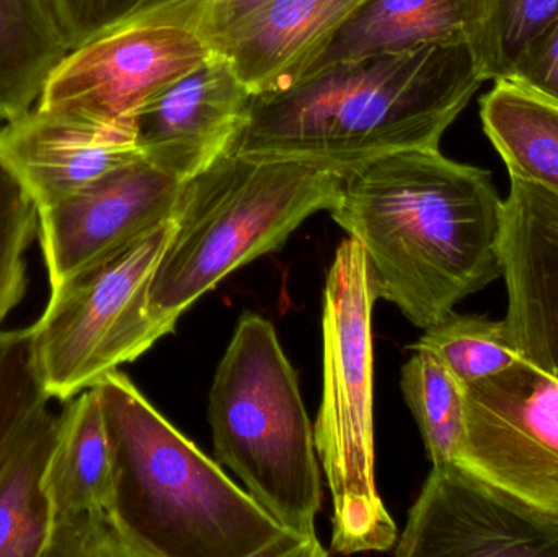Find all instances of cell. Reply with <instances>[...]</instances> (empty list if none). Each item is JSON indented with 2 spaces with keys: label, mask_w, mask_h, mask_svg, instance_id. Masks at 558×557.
<instances>
[{
  "label": "cell",
  "mask_w": 558,
  "mask_h": 557,
  "mask_svg": "<svg viewBox=\"0 0 558 557\" xmlns=\"http://www.w3.org/2000/svg\"><path fill=\"white\" fill-rule=\"evenodd\" d=\"M501 206L488 170L412 149L348 173L330 215L366 252L376 296L425 330L501 277Z\"/></svg>",
  "instance_id": "obj_1"
},
{
  "label": "cell",
  "mask_w": 558,
  "mask_h": 557,
  "mask_svg": "<svg viewBox=\"0 0 558 557\" xmlns=\"http://www.w3.org/2000/svg\"><path fill=\"white\" fill-rule=\"evenodd\" d=\"M484 82L469 41L341 62L254 95L229 153L347 177L389 154L439 149Z\"/></svg>",
  "instance_id": "obj_2"
},
{
  "label": "cell",
  "mask_w": 558,
  "mask_h": 557,
  "mask_svg": "<svg viewBox=\"0 0 558 557\" xmlns=\"http://www.w3.org/2000/svg\"><path fill=\"white\" fill-rule=\"evenodd\" d=\"M113 513L134 557H322L180 434L120 370L97 385Z\"/></svg>",
  "instance_id": "obj_3"
},
{
  "label": "cell",
  "mask_w": 558,
  "mask_h": 557,
  "mask_svg": "<svg viewBox=\"0 0 558 557\" xmlns=\"http://www.w3.org/2000/svg\"><path fill=\"white\" fill-rule=\"evenodd\" d=\"M343 180L302 160L222 154L182 183L150 280L154 316L175 327L232 271L277 251L315 213L330 211Z\"/></svg>",
  "instance_id": "obj_4"
},
{
  "label": "cell",
  "mask_w": 558,
  "mask_h": 557,
  "mask_svg": "<svg viewBox=\"0 0 558 557\" xmlns=\"http://www.w3.org/2000/svg\"><path fill=\"white\" fill-rule=\"evenodd\" d=\"M208 417L219 463L279 525L320 545L315 535L322 480L314 427L270 320L242 314L216 370Z\"/></svg>",
  "instance_id": "obj_5"
},
{
  "label": "cell",
  "mask_w": 558,
  "mask_h": 557,
  "mask_svg": "<svg viewBox=\"0 0 558 557\" xmlns=\"http://www.w3.org/2000/svg\"><path fill=\"white\" fill-rule=\"evenodd\" d=\"M377 300L366 252L353 238L338 245L324 291V396L314 425L318 461L333 497V538L341 555L387 552L397 526L374 474L373 319Z\"/></svg>",
  "instance_id": "obj_6"
},
{
  "label": "cell",
  "mask_w": 558,
  "mask_h": 557,
  "mask_svg": "<svg viewBox=\"0 0 558 557\" xmlns=\"http://www.w3.org/2000/svg\"><path fill=\"white\" fill-rule=\"evenodd\" d=\"M172 218L111 257L51 287L32 326L36 362L51 398L69 401L134 362L175 327L154 316L149 287Z\"/></svg>",
  "instance_id": "obj_7"
},
{
  "label": "cell",
  "mask_w": 558,
  "mask_h": 557,
  "mask_svg": "<svg viewBox=\"0 0 558 557\" xmlns=\"http://www.w3.org/2000/svg\"><path fill=\"white\" fill-rule=\"evenodd\" d=\"M464 392L454 463L558 520V376L523 359Z\"/></svg>",
  "instance_id": "obj_8"
},
{
  "label": "cell",
  "mask_w": 558,
  "mask_h": 557,
  "mask_svg": "<svg viewBox=\"0 0 558 557\" xmlns=\"http://www.w3.org/2000/svg\"><path fill=\"white\" fill-rule=\"evenodd\" d=\"M211 52L192 26L141 13L72 49L36 107L134 133L137 111Z\"/></svg>",
  "instance_id": "obj_9"
},
{
  "label": "cell",
  "mask_w": 558,
  "mask_h": 557,
  "mask_svg": "<svg viewBox=\"0 0 558 557\" xmlns=\"http://www.w3.org/2000/svg\"><path fill=\"white\" fill-rule=\"evenodd\" d=\"M396 545L399 557H558V520L448 463L433 467Z\"/></svg>",
  "instance_id": "obj_10"
},
{
  "label": "cell",
  "mask_w": 558,
  "mask_h": 557,
  "mask_svg": "<svg viewBox=\"0 0 558 557\" xmlns=\"http://www.w3.org/2000/svg\"><path fill=\"white\" fill-rule=\"evenodd\" d=\"M182 182L143 156L39 208L49 284L111 257L172 218Z\"/></svg>",
  "instance_id": "obj_11"
},
{
  "label": "cell",
  "mask_w": 558,
  "mask_h": 557,
  "mask_svg": "<svg viewBox=\"0 0 558 557\" xmlns=\"http://www.w3.org/2000/svg\"><path fill=\"white\" fill-rule=\"evenodd\" d=\"M45 557H134L113 513L110 447L97 389L69 399L49 461Z\"/></svg>",
  "instance_id": "obj_12"
},
{
  "label": "cell",
  "mask_w": 558,
  "mask_h": 557,
  "mask_svg": "<svg viewBox=\"0 0 558 557\" xmlns=\"http://www.w3.org/2000/svg\"><path fill=\"white\" fill-rule=\"evenodd\" d=\"M252 97L229 59L213 51L137 111V149L157 169L186 182L229 153Z\"/></svg>",
  "instance_id": "obj_13"
},
{
  "label": "cell",
  "mask_w": 558,
  "mask_h": 557,
  "mask_svg": "<svg viewBox=\"0 0 558 557\" xmlns=\"http://www.w3.org/2000/svg\"><path fill=\"white\" fill-rule=\"evenodd\" d=\"M498 258L505 324L524 360L558 376V195L511 179L501 206Z\"/></svg>",
  "instance_id": "obj_14"
},
{
  "label": "cell",
  "mask_w": 558,
  "mask_h": 557,
  "mask_svg": "<svg viewBox=\"0 0 558 557\" xmlns=\"http://www.w3.org/2000/svg\"><path fill=\"white\" fill-rule=\"evenodd\" d=\"M0 154L39 208L141 157L134 133L33 107L0 128Z\"/></svg>",
  "instance_id": "obj_15"
},
{
  "label": "cell",
  "mask_w": 558,
  "mask_h": 557,
  "mask_svg": "<svg viewBox=\"0 0 558 557\" xmlns=\"http://www.w3.org/2000/svg\"><path fill=\"white\" fill-rule=\"evenodd\" d=\"M367 0H274L213 48L254 95L289 84Z\"/></svg>",
  "instance_id": "obj_16"
},
{
  "label": "cell",
  "mask_w": 558,
  "mask_h": 557,
  "mask_svg": "<svg viewBox=\"0 0 558 557\" xmlns=\"http://www.w3.org/2000/svg\"><path fill=\"white\" fill-rule=\"evenodd\" d=\"M477 20V0H367L292 81L384 52L471 43Z\"/></svg>",
  "instance_id": "obj_17"
},
{
  "label": "cell",
  "mask_w": 558,
  "mask_h": 557,
  "mask_svg": "<svg viewBox=\"0 0 558 557\" xmlns=\"http://www.w3.org/2000/svg\"><path fill=\"white\" fill-rule=\"evenodd\" d=\"M481 120L511 179L558 195V101L514 78H498L481 100Z\"/></svg>",
  "instance_id": "obj_18"
},
{
  "label": "cell",
  "mask_w": 558,
  "mask_h": 557,
  "mask_svg": "<svg viewBox=\"0 0 558 557\" xmlns=\"http://www.w3.org/2000/svg\"><path fill=\"white\" fill-rule=\"evenodd\" d=\"M71 51L54 0H0V120L32 110Z\"/></svg>",
  "instance_id": "obj_19"
},
{
  "label": "cell",
  "mask_w": 558,
  "mask_h": 557,
  "mask_svg": "<svg viewBox=\"0 0 558 557\" xmlns=\"http://www.w3.org/2000/svg\"><path fill=\"white\" fill-rule=\"evenodd\" d=\"M59 417L46 409L0 470V557H45L51 530L49 461Z\"/></svg>",
  "instance_id": "obj_20"
},
{
  "label": "cell",
  "mask_w": 558,
  "mask_h": 557,
  "mask_svg": "<svg viewBox=\"0 0 558 557\" xmlns=\"http://www.w3.org/2000/svg\"><path fill=\"white\" fill-rule=\"evenodd\" d=\"M403 365L402 386L433 467L454 463L465 435V392L452 373L425 350Z\"/></svg>",
  "instance_id": "obj_21"
},
{
  "label": "cell",
  "mask_w": 558,
  "mask_h": 557,
  "mask_svg": "<svg viewBox=\"0 0 558 557\" xmlns=\"http://www.w3.org/2000/svg\"><path fill=\"white\" fill-rule=\"evenodd\" d=\"M412 350L435 355L462 388L490 378L523 360L514 347L505 320L475 314H456L425 329Z\"/></svg>",
  "instance_id": "obj_22"
},
{
  "label": "cell",
  "mask_w": 558,
  "mask_h": 557,
  "mask_svg": "<svg viewBox=\"0 0 558 557\" xmlns=\"http://www.w3.org/2000/svg\"><path fill=\"white\" fill-rule=\"evenodd\" d=\"M471 39L485 82L508 77L524 49L558 19V0H477Z\"/></svg>",
  "instance_id": "obj_23"
},
{
  "label": "cell",
  "mask_w": 558,
  "mask_h": 557,
  "mask_svg": "<svg viewBox=\"0 0 558 557\" xmlns=\"http://www.w3.org/2000/svg\"><path fill=\"white\" fill-rule=\"evenodd\" d=\"M51 399L38 362L33 330H0V470Z\"/></svg>",
  "instance_id": "obj_24"
},
{
  "label": "cell",
  "mask_w": 558,
  "mask_h": 557,
  "mask_svg": "<svg viewBox=\"0 0 558 557\" xmlns=\"http://www.w3.org/2000/svg\"><path fill=\"white\" fill-rule=\"evenodd\" d=\"M38 229V205L0 154V324L25 294V254Z\"/></svg>",
  "instance_id": "obj_25"
},
{
  "label": "cell",
  "mask_w": 558,
  "mask_h": 557,
  "mask_svg": "<svg viewBox=\"0 0 558 557\" xmlns=\"http://www.w3.org/2000/svg\"><path fill=\"white\" fill-rule=\"evenodd\" d=\"M270 2L274 0H156L141 13H153L192 26L213 49L232 29Z\"/></svg>",
  "instance_id": "obj_26"
},
{
  "label": "cell",
  "mask_w": 558,
  "mask_h": 557,
  "mask_svg": "<svg viewBox=\"0 0 558 557\" xmlns=\"http://www.w3.org/2000/svg\"><path fill=\"white\" fill-rule=\"evenodd\" d=\"M71 48L140 15L156 0H54Z\"/></svg>",
  "instance_id": "obj_27"
},
{
  "label": "cell",
  "mask_w": 558,
  "mask_h": 557,
  "mask_svg": "<svg viewBox=\"0 0 558 557\" xmlns=\"http://www.w3.org/2000/svg\"><path fill=\"white\" fill-rule=\"evenodd\" d=\"M508 77L558 101V19L524 49Z\"/></svg>",
  "instance_id": "obj_28"
}]
</instances>
